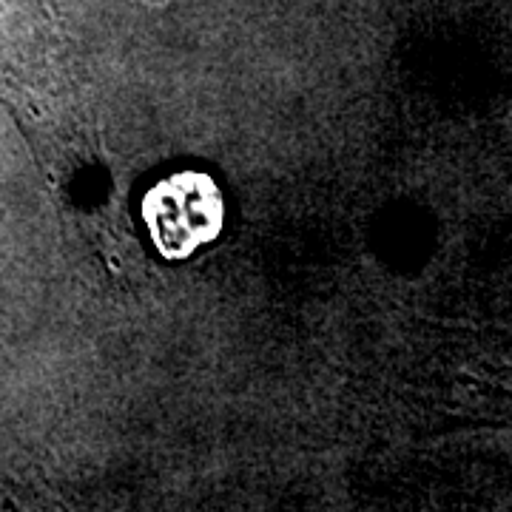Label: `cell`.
Instances as JSON below:
<instances>
[{
	"mask_svg": "<svg viewBox=\"0 0 512 512\" xmlns=\"http://www.w3.org/2000/svg\"><path fill=\"white\" fill-rule=\"evenodd\" d=\"M146 220L165 254H191L217 234L220 197L205 177L183 174L148 194Z\"/></svg>",
	"mask_w": 512,
	"mask_h": 512,
	"instance_id": "6da1fadb",
	"label": "cell"
}]
</instances>
